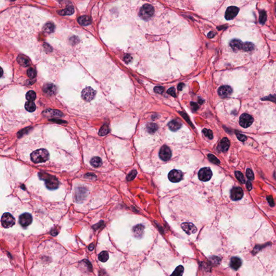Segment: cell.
I'll return each mask as SVG.
<instances>
[{
	"label": "cell",
	"instance_id": "5bb4252c",
	"mask_svg": "<svg viewBox=\"0 0 276 276\" xmlns=\"http://www.w3.org/2000/svg\"><path fill=\"white\" fill-rule=\"evenodd\" d=\"M181 228L183 231L188 235L195 233L197 230L194 224L192 223H183L181 224Z\"/></svg>",
	"mask_w": 276,
	"mask_h": 276
},
{
	"label": "cell",
	"instance_id": "6da1fadb",
	"mask_svg": "<svg viewBox=\"0 0 276 276\" xmlns=\"http://www.w3.org/2000/svg\"><path fill=\"white\" fill-rule=\"evenodd\" d=\"M32 161L35 164L42 163L47 161L49 158L48 151L46 149L35 150L30 155Z\"/></svg>",
	"mask_w": 276,
	"mask_h": 276
},
{
	"label": "cell",
	"instance_id": "8d00e7d4",
	"mask_svg": "<svg viewBox=\"0 0 276 276\" xmlns=\"http://www.w3.org/2000/svg\"><path fill=\"white\" fill-rule=\"evenodd\" d=\"M27 74H28V77H30V78H34L36 76L37 72L34 69L30 67L27 71Z\"/></svg>",
	"mask_w": 276,
	"mask_h": 276
},
{
	"label": "cell",
	"instance_id": "f1b7e54d",
	"mask_svg": "<svg viewBox=\"0 0 276 276\" xmlns=\"http://www.w3.org/2000/svg\"><path fill=\"white\" fill-rule=\"evenodd\" d=\"M98 258L100 261L102 262H106L108 261L109 258V255L107 251H102L99 254L98 256Z\"/></svg>",
	"mask_w": 276,
	"mask_h": 276
},
{
	"label": "cell",
	"instance_id": "c3c4849f",
	"mask_svg": "<svg viewBox=\"0 0 276 276\" xmlns=\"http://www.w3.org/2000/svg\"><path fill=\"white\" fill-rule=\"evenodd\" d=\"M191 105H192V107H193L194 108V109L195 110H196L197 109H198V108H199L197 105L196 103H191Z\"/></svg>",
	"mask_w": 276,
	"mask_h": 276
},
{
	"label": "cell",
	"instance_id": "e0dca14e",
	"mask_svg": "<svg viewBox=\"0 0 276 276\" xmlns=\"http://www.w3.org/2000/svg\"><path fill=\"white\" fill-rule=\"evenodd\" d=\"M143 230H144V226L142 224H138L133 227L132 231H133V235L136 237L140 238L143 236Z\"/></svg>",
	"mask_w": 276,
	"mask_h": 276
},
{
	"label": "cell",
	"instance_id": "3957f363",
	"mask_svg": "<svg viewBox=\"0 0 276 276\" xmlns=\"http://www.w3.org/2000/svg\"><path fill=\"white\" fill-rule=\"evenodd\" d=\"M154 13V8L150 4H145L140 9V17L145 20H149Z\"/></svg>",
	"mask_w": 276,
	"mask_h": 276
},
{
	"label": "cell",
	"instance_id": "603a6c76",
	"mask_svg": "<svg viewBox=\"0 0 276 276\" xmlns=\"http://www.w3.org/2000/svg\"><path fill=\"white\" fill-rule=\"evenodd\" d=\"M78 21L79 23L81 25L86 26L91 24V19L88 16H81L78 18Z\"/></svg>",
	"mask_w": 276,
	"mask_h": 276
},
{
	"label": "cell",
	"instance_id": "52a82bcc",
	"mask_svg": "<svg viewBox=\"0 0 276 276\" xmlns=\"http://www.w3.org/2000/svg\"><path fill=\"white\" fill-rule=\"evenodd\" d=\"M96 92L91 87L84 88L81 92V97L84 100L90 101L94 98Z\"/></svg>",
	"mask_w": 276,
	"mask_h": 276
},
{
	"label": "cell",
	"instance_id": "d6a6232c",
	"mask_svg": "<svg viewBox=\"0 0 276 276\" xmlns=\"http://www.w3.org/2000/svg\"><path fill=\"white\" fill-rule=\"evenodd\" d=\"M26 99L28 101H33L35 100L36 97V93L34 91H28L26 94Z\"/></svg>",
	"mask_w": 276,
	"mask_h": 276
},
{
	"label": "cell",
	"instance_id": "ba28073f",
	"mask_svg": "<svg viewBox=\"0 0 276 276\" xmlns=\"http://www.w3.org/2000/svg\"><path fill=\"white\" fill-rule=\"evenodd\" d=\"M253 122V118L248 114L244 113L240 117L239 124L244 128H248L249 126H251Z\"/></svg>",
	"mask_w": 276,
	"mask_h": 276
},
{
	"label": "cell",
	"instance_id": "8fae6325",
	"mask_svg": "<svg viewBox=\"0 0 276 276\" xmlns=\"http://www.w3.org/2000/svg\"><path fill=\"white\" fill-rule=\"evenodd\" d=\"M159 157L163 161L169 160L171 157V150L167 146H163L159 152Z\"/></svg>",
	"mask_w": 276,
	"mask_h": 276
},
{
	"label": "cell",
	"instance_id": "681fc988",
	"mask_svg": "<svg viewBox=\"0 0 276 276\" xmlns=\"http://www.w3.org/2000/svg\"><path fill=\"white\" fill-rule=\"evenodd\" d=\"M184 86H185V85L183 84V83L178 84V90H180V91L182 90V88L184 87Z\"/></svg>",
	"mask_w": 276,
	"mask_h": 276
},
{
	"label": "cell",
	"instance_id": "7402d4cb",
	"mask_svg": "<svg viewBox=\"0 0 276 276\" xmlns=\"http://www.w3.org/2000/svg\"><path fill=\"white\" fill-rule=\"evenodd\" d=\"M18 63L23 67H26L29 66L30 64L29 60L28 58L23 55H19L17 58Z\"/></svg>",
	"mask_w": 276,
	"mask_h": 276
},
{
	"label": "cell",
	"instance_id": "484cf974",
	"mask_svg": "<svg viewBox=\"0 0 276 276\" xmlns=\"http://www.w3.org/2000/svg\"><path fill=\"white\" fill-rule=\"evenodd\" d=\"M146 129L148 133L153 134L158 129V126L154 123H148L146 126Z\"/></svg>",
	"mask_w": 276,
	"mask_h": 276
},
{
	"label": "cell",
	"instance_id": "5b68a950",
	"mask_svg": "<svg viewBox=\"0 0 276 276\" xmlns=\"http://www.w3.org/2000/svg\"><path fill=\"white\" fill-rule=\"evenodd\" d=\"M198 175L201 181L206 182L211 179L213 176V173L209 167H204L199 170Z\"/></svg>",
	"mask_w": 276,
	"mask_h": 276
},
{
	"label": "cell",
	"instance_id": "1f68e13d",
	"mask_svg": "<svg viewBox=\"0 0 276 276\" xmlns=\"http://www.w3.org/2000/svg\"><path fill=\"white\" fill-rule=\"evenodd\" d=\"M184 271V268L182 265H179L175 269L174 271L171 274L173 276H182Z\"/></svg>",
	"mask_w": 276,
	"mask_h": 276
},
{
	"label": "cell",
	"instance_id": "bcb514c9",
	"mask_svg": "<svg viewBox=\"0 0 276 276\" xmlns=\"http://www.w3.org/2000/svg\"><path fill=\"white\" fill-rule=\"evenodd\" d=\"M215 35H216V33H215V32H210L208 34V37L209 38L211 39V38H213V37L215 36Z\"/></svg>",
	"mask_w": 276,
	"mask_h": 276
},
{
	"label": "cell",
	"instance_id": "9c48e42d",
	"mask_svg": "<svg viewBox=\"0 0 276 276\" xmlns=\"http://www.w3.org/2000/svg\"><path fill=\"white\" fill-rule=\"evenodd\" d=\"M32 222V215L28 213H25L20 215L19 222L23 227H27L30 225Z\"/></svg>",
	"mask_w": 276,
	"mask_h": 276
},
{
	"label": "cell",
	"instance_id": "44dd1931",
	"mask_svg": "<svg viewBox=\"0 0 276 276\" xmlns=\"http://www.w3.org/2000/svg\"><path fill=\"white\" fill-rule=\"evenodd\" d=\"M182 126V124L180 122L176 120H172L168 124V127L169 129L172 131H176L180 129Z\"/></svg>",
	"mask_w": 276,
	"mask_h": 276
},
{
	"label": "cell",
	"instance_id": "f546056e",
	"mask_svg": "<svg viewBox=\"0 0 276 276\" xmlns=\"http://www.w3.org/2000/svg\"><path fill=\"white\" fill-rule=\"evenodd\" d=\"M255 46L251 42H245L243 44L242 49L245 51H251L254 49Z\"/></svg>",
	"mask_w": 276,
	"mask_h": 276
},
{
	"label": "cell",
	"instance_id": "4fadbf2b",
	"mask_svg": "<svg viewBox=\"0 0 276 276\" xmlns=\"http://www.w3.org/2000/svg\"><path fill=\"white\" fill-rule=\"evenodd\" d=\"M232 92V88L230 86L227 85L222 86L218 90V93L221 98H226L229 97Z\"/></svg>",
	"mask_w": 276,
	"mask_h": 276
},
{
	"label": "cell",
	"instance_id": "f907efd6",
	"mask_svg": "<svg viewBox=\"0 0 276 276\" xmlns=\"http://www.w3.org/2000/svg\"><path fill=\"white\" fill-rule=\"evenodd\" d=\"M4 74V71H3V69H2L1 67H0V77H2V76Z\"/></svg>",
	"mask_w": 276,
	"mask_h": 276
},
{
	"label": "cell",
	"instance_id": "ac0fdd59",
	"mask_svg": "<svg viewBox=\"0 0 276 276\" xmlns=\"http://www.w3.org/2000/svg\"><path fill=\"white\" fill-rule=\"evenodd\" d=\"M243 43L241 40L238 39H234L231 41L230 42V46L231 48L235 51H237L238 50H242L243 47Z\"/></svg>",
	"mask_w": 276,
	"mask_h": 276
},
{
	"label": "cell",
	"instance_id": "9a60e30c",
	"mask_svg": "<svg viewBox=\"0 0 276 276\" xmlns=\"http://www.w3.org/2000/svg\"><path fill=\"white\" fill-rule=\"evenodd\" d=\"M230 146V141L227 138H224L221 141L220 143L217 147L218 151L222 152H227Z\"/></svg>",
	"mask_w": 276,
	"mask_h": 276
},
{
	"label": "cell",
	"instance_id": "ee69618b",
	"mask_svg": "<svg viewBox=\"0 0 276 276\" xmlns=\"http://www.w3.org/2000/svg\"><path fill=\"white\" fill-rule=\"evenodd\" d=\"M267 200L268 201V202L269 203L270 205L271 206H274V205H275L274 201H273V197L271 196H268V197H267Z\"/></svg>",
	"mask_w": 276,
	"mask_h": 276
},
{
	"label": "cell",
	"instance_id": "836d02e7",
	"mask_svg": "<svg viewBox=\"0 0 276 276\" xmlns=\"http://www.w3.org/2000/svg\"><path fill=\"white\" fill-rule=\"evenodd\" d=\"M266 18H267V16H266V13L265 11H261L260 15H259V21L260 23H261L262 25L264 24L266 21Z\"/></svg>",
	"mask_w": 276,
	"mask_h": 276
},
{
	"label": "cell",
	"instance_id": "60d3db41",
	"mask_svg": "<svg viewBox=\"0 0 276 276\" xmlns=\"http://www.w3.org/2000/svg\"><path fill=\"white\" fill-rule=\"evenodd\" d=\"M154 90L157 93L162 94L164 91V88L162 86H156L154 88Z\"/></svg>",
	"mask_w": 276,
	"mask_h": 276
},
{
	"label": "cell",
	"instance_id": "d590c367",
	"mask_svg": "<svg viewBox=\"0 0 276 276\" xmlns=\"http://www.w3.org/2000/svg\"><path fill=\"white\" fill-rule=\"evenodd\" d=\"M136 175H137V171L136 170H133L132 171L129 173V175H127V180L129 181L133 180L136 177Z\"/></svg>",
	"mask_w": 276,
	"mask_h": 276
},
{
	"label": "cell",
	"instance_id": "f35d334b",
	"mask_svg": "<svg viewBox=\"0 0 276 276\" xmlns=\"http://www.w3.org/2000/svg\"><path fill=\"white\" fill-rule=\"evenodd\" d=\"M208 157L210 161L212 162L215 164H219L220 163V160L217 158L216 157H215L213 154H209L208 155Z\"/></svg>",
	"mask_w": 276,
	"mask_h": 276
},
{
	"label": "cell",
	"instance_id": "b9f144b4",
	"mask_svg": "<svg viewBox=\"0 0 276 276\" xmlns=\"http://www.w3.org/2000/svg\"><path fill=\"white\" fill-rule=\"evenodd\" d=\"M237 138L238 140H240L241 141H242V142H244L245 141H246L247 139V136H244V135L242 134H239V133H238L237 134Z\"/></svg>",
	"mask_w": 276,
	"mask_h": 276
},
{
	"label": "cell",
	"instance_id": "7a4b0ae2",
	"mask_svg": "<svg viewBox=\"0 0 276 276\" xmlns=\"http://www.w3.org/2000/svg\"><path fill=\"white\" fill-rule=\"evenodd\" d=\"M39 175L40 178L45 181L46 186L49 189L54 190L58 188L60 182L55 176L41 173H39Z\"/></svg>",
	"mask_w": 276,
	"mask_h": 276
},
{
	"label": "cell",
	"instance_id": "d6986e66",
	"mask_svg": "<svg viewBox=\"0 0 276 276\" xmlns=\"http://www.w3.org/2000/svg\"><path fill=\"white\" fill-rule=\"evenodd\" d=\"M43 113L46 116L51 117H60L63 116V113L62 112L55 110H47L43 112Z\"/></svg>",
	"mask_w": 276,
	"mask_h": 276
},
{
	"label": "cell",
	"instance_id": "74e56055",
	"mask_svg": "<svg viewBox=\"0 0 276 276\" xmlns=\"http://www.w3.org/2000/svg\"><path fill=\"white\" fill-rule=\"evenodd\" d=\"M246 175L247 176V178H248L249 180L250 181H252L254 180V178H255V176H254V174L253 173V171H252L251 169H247V171H246Z\"/></svg>",
	"mask_w": 276,
	"mask_h": 276
},
{
	"label": "cell",
	"instance_id": "83f0119b",
	"mask_svg": "<svg viewBox=\"0 0 276 276\" xmlns=\"http://www.w3.org/2000/svg\"><path fill=\"white\" fill-rule=\"evenodd\" d=\"M55 29V25L52 23H48L43 27V31L46 33H52L54 32Z\"/></svg>",
	"mask_w": 276,
	"mask_h": 276
},
{
	"label": "cell",
	"instance_id": "8992f818",
	"mask_svg": "<svg viewBox=\"0 0 276 276\" xmlns=\"http://www.w3.org/2000/svg\"><path fill=\"white\" fill-rule=\"evenodd\" d=\"M168 178L170 181L174 183H177L182 180L183 174L182 171L176 169H173L169 173Z\"/></svg>",
	"mask_w": 276,
	"mask_h": 276
},
{
	"label": "cell",
	"instance_id": "cb8c5ba5",
	"mask_svg": "<svg viewBox=\"0 0 276 276\" xmlns=\"http://www.w3.org/2000/svg\"><path fill=\"white\" fill-rule=\"evenodd\" d=\"M74 12V9L73 6H71L67 7L65 9L62 10V11H58V14L60 15H71L73 14Z\"/></svg>",
	"mask_w": 276,
	"mask_h": 276
},
{
	"label": "cell",
	"instance_id": "f6af8a7d",
	"mask_svg": "<svg viewBox=\"0 0 276 276\" xmlns=\"http://www.w3.org/2000/svg\"><path fill=\"white\" fill-rule=\"evenodd\" d=\"M132 60V57L129 55H126L124 58V60L126 63H129Z\"/></svg>",
	"mask_w": 276,
	"mask_h": 276
},
{
	"label": "cell",
	"instance_id": "7bdbcfd3",
	"mask_svg": "<svg viewBox=\"0 0 276 276\" xmlns=\"http://www.w3.org/2000/svg\"><path fill=\"white\" fill-rule=\"evenodd\" d=\"M167 93L171 95V96L176 97V93H175V90L174 88H170L168 91H167Z\"/></svg>",
	"mask_w": 276,
	"mask_h": 276
},
{
	"label": "cell",
	"instance_id": "d4e9b609",
	"mask_svg": "<svg viewBox=\"0 0 276 276\" xmlns=\"http://www.w3.org/2000/svg\"><path fill=\"white\" fill-rule=\"evenodd\" d=\"M90 164L93 167L98 168L101 166L102 164V160L100 157H95L92 158L90 161Z\"/></svg>",
	"mask_w": 276,
	"mask_h": 276
},
{
	"label": "cell",
	"instance_id": "ffe728a7",
	"mask_svg": "<svg viewBox=\"0 0 276 276\" xmlns=\"http://www.w3.org/2000/svg\"><path fill=\"white\" fill-rule=\"evenodd\" d=\"M230 265L233 269L235 270L238 269L242 265L241 260L238 257H233L231 259Z\"/></svg>",
	"mask_w": 276,
	"mask_h": 276
},
{
	"label": "cell",
	"instance_id": "2e32d148",
	"mask_svg": "<svg viewBox=\"0 0 276 276\" xmlns=\"http://www.w3.org/2000/svg\"><path fill=\"white\" fill-rule=\"evenodd\" d=\"M43 91L46 94H48L49 96H52L56 93L57 88L53 84H47L44 86Z\"/></svg>",
	"mask_w": 276,
	"mask_h": 276
},
{
	"label": "cell",
	"instance_id": "7dc6e473",
	"mask_svg": "<svg viewBox=\"0 0 276 276\" xmlns=\"http://www.w3.org/2000/svg\"><path fill=\"white\" fill-rule=\"evenodd\" d=\"M247 188H248V189L249 191L251 190L252 184L250 181H248L247 182Z\"/></svg>",
	"mask_w": 276,
	"mask_h": 276
},
{
	"label": "cell",
	"instance_id": "7c38bea8",
	"mask_svg": "<svg viewBox=\"0 0 276 276\" xmlns=\"http://www.w3.org/2000/svg\"><path fill=\"white\" fill-rule=\"evenodd\" d=\"M239 11V8L235 6H230L228 7L225 11V18L227 20H231L234 18L237 15Z\"/></svg>",
	"mask_w": 276,
	"mask_h": 276
},
{
	"label": "cell",
	"instance_id": "f5cc1de1",
	"mask_svg": "<svg viewBox=\"0 0 276 276\" xmlns=\"http://www.w3.org/2000/svg\"><path fill=\"white\" fill-rule=\"evenodd\" d=\"M11 1H15V0H11Z\"/></svg>",
	"mask_w": 276,
	"mask_h": 276
},
{
	"label": "cell",
	"instance_id": "4dcf8cb0",
	"mask_svg": "<svg viewBox=\"0 0 276 276\" xmlns=\"http://www.w3.org/2000/svg\"><path fill=\"white\" fill-rule=\"evenodd\" d=\"M110 132V129L107 125H104L101 127L99 131V135L100 136H105Z\"/></svg>",
	"mask_w": 276,
	"mask_h": 276
},
{
	"label": "cell",
	"instance_id": "30bf717a",
	"mask_svg": "<svg viewBox=\"0 0 276 276\" xmlns=\"http://www.w3.org/2000/svg\"><path fill=\"white\" fill-rule=\"evenodd\" d=\"M243 194V190L241 187H235L231 190V198L233 201H238L242 199Z\"/></svg>",
	"mask_w": 276,
	"mask_h": 276
},
{
	"label": "cell",
	"instance_id": "277c9868",
	"mask_svg": "<svg viewBox=\"0 0 276 276\" xmlns=\"http://www.w3.org/2000/svg\"><path fill=\"white\" fill-rule=\"evenodd\" d=\"M1 223L4 228H9L15 224V219L11 213H6L2 216Z\"/></svg>",
	"mask_w": 276,
	"mask_h": 276
},
{
	"label": "cell",
	"instance_id": "e575fe53",
	"mask_svg": "<svg viewBox=\"0 0 276 276\" xmlns=\"http://www.w3.org/2000/svg\"><path fill=\"white\" fill-rule=\"evenodd\" d=\"M235 176L238 180L242 183H244L245 182V180L244 176L243 174L242 173L241 171H235Z\"/></svg>",
	"mask_w": 276,
	"mask_h": 276
},
{
	"label": "cell",
	"instance_id": "ab89813d",
	"mask_svg": "<svg viewBox=\"0 0 276 276\" xmlns=\"http://www.w3.org/2000/svg\"><path fill=\"white\" fill-rule=\"evenodd\" d=\"M203 133L209 139H212L213 138V133L211 130L205 129L203 130Z\"/></svg>",
	"mask_w": 276,
	"mask_h": 276
},
{
	"label": "cell",
	"instance_id": "4316f807",
	"mask_svg": "<svg viewBox=\"0 0 276 276\" xmlns=\"http://www.w3.org/2000/svg\"><path fill=\"white\" fill-rule=\"evenodd\" d=\"M36 105L33 101H27L25 104V108L28 111V112H34L36 110Z\"/></svg>",
	"mask_w": 276,
	"mask_h": 276
},
{
	"label": "cell",
	"instance_id": "816d5d0a",
	"mask_svg": "<svg viewBox=\"0 0 276 276\" xmlns=\"http://www.w3.org/2000/svg\"><path fill=\"white\" fill-rule=\"evenodd\" d=\"M88 249H89V250H91H91H92L94 249V245H90L89 246V247H88Z\"/></svg>",
	"mask_w": 276,
	"mask_h": 276
}]
</instances>
